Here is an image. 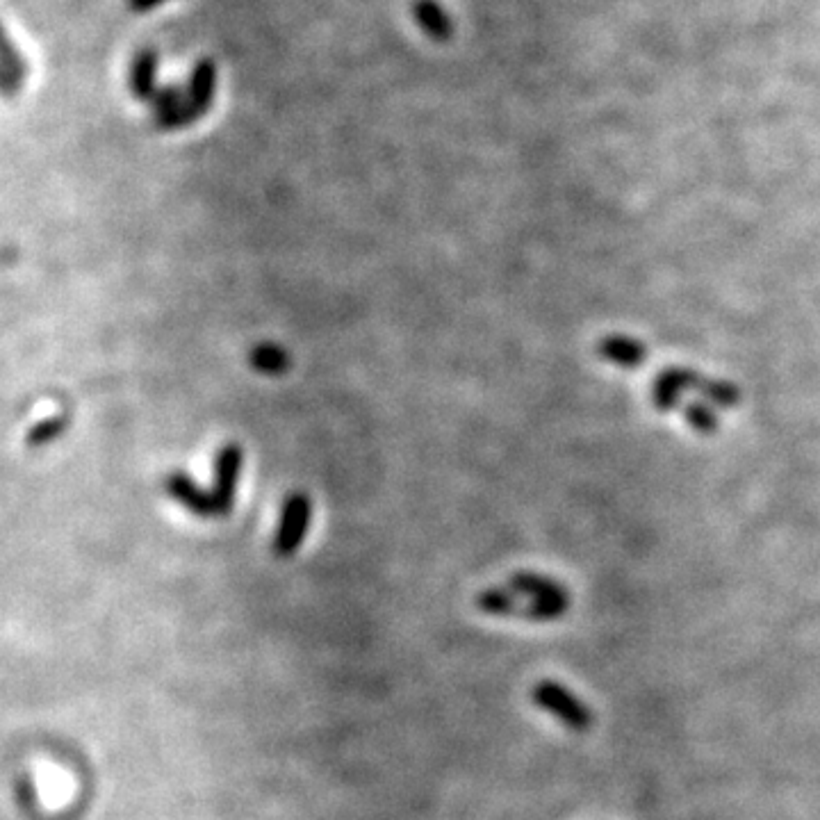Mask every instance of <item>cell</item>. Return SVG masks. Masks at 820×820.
Returning <instances> with one entry per match:
<instances>
[{
  "instance_id": "6da1fadb",
  "label": "cell",
  "mask_w": 820,
  "mask_h": 820,
  "mask_svg": "<svg viewBox=\"0 0 820 820\" xmlns=\"http://www.w3.org/2000/svg\"><path fill=\"white\" fill-rule=\"evenodd\" d=\"M531 697L538 707L552 713L554 718H559L563 725H568L574 732H586L593 725V711L561 684L547 682V679L545 682H538L533 686Z\"/></svg>"
},
{
  "instance_id": "7a4b0ae2",
  "label": "cell",
  "mask_w": 820,
  "mask_h": 820,
  "mask_svg": "<svg viewBox=\"0 0 820 820\" xmlns=\"http://www.w3.org/2000/svg\"><path fill=\"white\" fill-rule=\"evenodd\" d=\"M310 515H313V502L303 492H292L285 499L281 522H278V531L274 538V554L278 559H290L297 554L301 547V540L306 538Z\"/></svg>"
},
{
  "instance_id": "3957f363",
  "label": "cell",
  "mask_w": 820,
  "mask_h": 820,
  "mask_svg": "<svg viewBox=\"0 0 820 820\" xmlns=\"http://www.w3.org/2000/svg\"><path fill=\"white\" fill-rule=\"evenodd\" d=\"M244 451L240 445H224L217 451L215 458V486H212V499H215L217 515H228L235 506V490L240 483Z\"/></svg>"
},
{
  "instance_id": "277c9868",
  "label": "cell",
  "mask_w": 820,
  "mask_h": 820,
  "mask_svg": "<svg viewBox=\"0 0 820 820\" xmlns=\"http://www.w3.org/2000/svg\"><path fill=\"white\" fill-rule=\"evenodd\" d=\"M164 490H167V495L171 499H176L180 506H185L187 511L199 515V518H210V515H217L212 492L201 490L183 472H171L169 477L164 479Z\"/></svg>"
},
{
  "instance_id": "5b68a950",
  "label": "cell",
  "mask_w": 820,
  "mask_h": 820,
  "mask_svg": "<svg viewBox=\"0 0 820 820\" xmlns=\"http://www.w3.org/2000/svg\"><path fill=\"white\" fill-rule=\"evenodd\" d=\"M215 87H217V64L210 60V57H201L199 62L194 64V69L190 73V82H187V105L203 117L205 112L210 110L212 98H215Z\"/></svg>"
},
{
  "instance_id": "8992f818",
  "label": "cell",
  "mask_w": 820,
  "mask_h": 820,
  "mask_svg": "<svg viewBox=\"0 0 820 820\" xmlns=\"http://www.w3.org/2000/svg\"><path fill=\"white\" fill-rule=\"evenodd\" d=\"M155 78H158V53L153 48H142L133 57V64H130V92L137 98V101L151 103L153 94L158 92V85H155Z\"/></svg>"
},
{
  "instance_id": "52a82bcc",
  "label": "cell",
  "mask_w": 820,
  "mask_h": 820,
  "mask_svg": "<svg viewBox=\"0 0 820 820\" xmlns=\"http://www.w3.org/2000/svg\"><path fill=\"white\" fill-rule=\"evenodd\" d=\"M413 19L420 26L426 37L433 41H449L454 35V23H451L449 14L445 12L438 0H413Z\"/></svg>"
},
{
  "instance_id": "ba28073f",
  "label": "cell",
  "mask_w": 820,
  "mask_h": 820,
  "mask_svg": "<svg viewBox=\"0 0 820 820\" xmlns=\"http://www.w3.org/2000/svg\"><path fill=\"white\" fill-rule=\"evenodd\" d=\"M508 586L513 590H518L529 600H547V602H570L568 588H563L559 581L543 577V574H533V572H520L511 577Z\"/></svg>"
},
{
  "instance_id": "9c48e42d",
  "label": "cell",
  "mask_w": 820,
  "mask_h": 820,
  "mask_svg": "<svg viewBox=\"0 0 820 820\" xmlns=\"http://www.w3.org/2000/svg\"><path fill=\"white\" fill-rule=\"evenodd\" d=\"M28 76V64L19 53V48L12 44L10 37L3 39V94L12 98L21 92L23 82Z\"/></svg>"
},
{
  "instance_id": "30bf717a",
  "label": "cell",
  "mask_w": 820,
  "mask_h": 820,
  "mask_svg": "<svg viewBox=\"0 0 820 820\" xmlns=\"http://www.w3.org/2000/svg\"><path fill=\"white\" fill-rule=\"evenodd\" d=\"M249 363L260 374L278 376L287 372V367H290V356H287V351L283 347H278V344L262 342L249 354Z\"/></svg>"
},
{
  "instance_id": "8fae6325",
  "label": "cell",
  "mask_w": 820,
  "mask_h": 820,
  "mask_svg": "<svg viewBox=\"0 0 820 820\" xmlns=\"http://www.w3.org/2000/svg\"><path fill=\"white\" fill-rule=\"evenodd\" d=\"M600 356L609 358L622 367H631V363H636V360L645 356V349L641 342H634L629 338H611L600 342Z\"/></svg>"
},
{
  "instance_id": "7c38bea8",
  "label": "cell",
  "mask_w": 820,
  "mask_h": 820,
  "mask_svg": "<svg viewBox=\"0 0 820 820\" xmlns=\"http://www.w3.org/2000/svg\"><path fill=\"white\" fill-rule=\"evenodd\" d=\"M69 426V417L60 413V415H51L46 417V420H41L39 424L32 426L26 436V445L30 449H37V447H44L48 442H53L62 436L64 431H67Z\"/></svg>"
},
{
  "instance_id": "4fadbf2b",
  "label": "cell",
  "mask_w": 820,
  "mask_h": 820,
  "mask_svg": "<svg viewBox=\"0 0 820 820\" xmlns=\"http://www.w3.org/2000/svg\"><path fill=\"white\" fill-rule=\"evenodd\" d=\"M185 101H187V89L176 85V82H169V85L158 87V92L153 94L151 108H153V114H162V112L180 108Z\"/></svg>"
},
{
  "instance_id": "5bb4252c",
  "label": "cell",
  "mask_w": 820,
  "mask_h": 820,
  "mask_svg": "<svg viewBox=\"0 0 820 820\" xmlns=\"http://www.w3.org/2000/svg\"><path fill=\"white\" fill-rule=\"evenodd\" d=\"M162 3L164 0H128V7L133 12H149L153 10V7H158Z\"/></svg>"
}]
</instances>
